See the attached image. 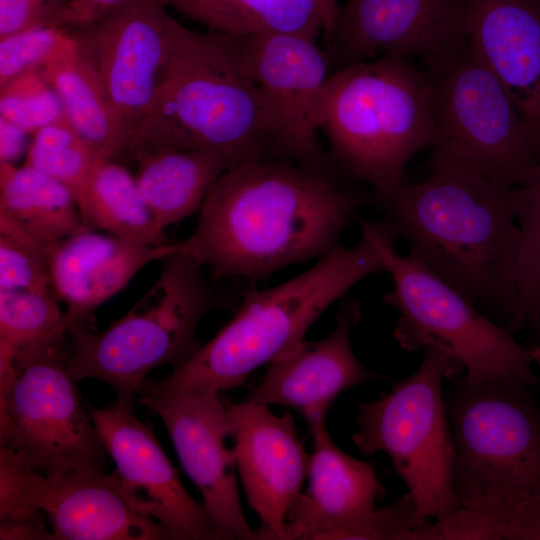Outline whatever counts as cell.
<instances>
[{
	"label": "cell",
	"mask_w": 540,
	"mask_h": 540,
	"mask_svg": "<svg viewBox=\"0 0 540 540\" xmlns=\"http://www.w3.org/2000/svg\"><path fill=\"white\" fill-rule=\"evenodd\" d=\"M337 167L273 157L224 171L210 187L193 233L180 251L215 279L263 280L320 259L368 197L348 188ZM340 171V170H339Z\"/></svg>",
	"instance_id": "1"
},
{
	"label": "cell",
	"mask_w": 540,
	"mask_h": 540,
	"mask_svg": "<svg viewBox=\"0 0 540 540\" xmlns=\"http://www.w3.org/2000/svg\"><path fill=\"white\" fill-rule=\"evenodd\" d=\"M517 190L446 169L406 181L380 202L410 256L474 304L495 303L512 318L521 242Z\"/></svg>",
	"instance_id": "2"
},
{
	"label": "cell",
	"mask_w": 540,
	"mask_h": 540,
	"mask_svg": "<svg viewBox=\"0 0 540 540\" xmlns=\"http://www.w3.org/2000/svg\"><path fill=\"white\" fill-rule=\"evenodd\" d=\"M173 150L214 153L228 169L286 157L269 101L223 35L181 24L165 77L129 134L124 158L137 162Z\"/></svg>",
	"instance_id": "3"
},
{
	"label": "cell",
	"mask_w": 540,
	"mask_h": 540,
	"mask_svg": "<svg viewBox=\"0 0 540 540\" xmlns=\"http://www.w3.org/2000/svg\"><path fill=\"white\" fill-rule=\"evenodd\" d=\"M379 224L360 220L356 246L339 245L305 272L274 287L247 291L232 319L209 342L168 377H147L138 396L221 393L289 353L335 301L365 277L384 271Z\"/></svg>",
	"instance_id": "4"
},
{
	"label": "cell",
	"mask_w": 540,
	"mask_h": 540,
	"mask_svg": "<svg viewBox=\"0 0 540 540\" xmlns=\"http://www.w3.org/2000/svg\"><path fill=\"white\" fill-rule=\"evenodd\" d=\"M320 130L334 165L386 199L406 182L413 157L435 144L430 75L390 56L341 67L328 78Z\"/></svg>",
	"instance_id": "5"
},
{
	"label": "cell",
	"mask_w": 540,
	"mask_h": 540,
	"mask_svg": "<svg viewBox=\"0 0 540 540\" xmlns=\"http://www.w3.org/2000/svg\"><path fill=\"white\" fill-rule=\"evenodd\" d=\"M203 267L179 249L163 259L157 280L122 318L102 331L69 328L70 377L101 380L116 391V401L134 405L149 372L190 360L203 346L197 337L202 318L230 309L208 285Z\"/></svg>",
	"instance_id": "6"
},
{
	"label": "cell",
	"mask_w": 540,
	"mask_h": 540,
	"mask_svg": "<svg viewBox=\"0 0 540 540\" xmlns=\"http://www.w3.org/2000/svg\"><path fill=\"white\" fill-rule=\"evenodd\" d=\"M418 369L389 392L360 402L352 441L363 455L385 452L414 499L418 517L443 519L461 508L453 486L455 448L442 391L464 371L447 352L428 346Z\"/></svg>",
	"instance_id": "7"
},
{
	"label": "cell",
	"mask_w": 540,
	"mask_h": 540,
	"mask_svg": "<svg viewBox=\"0 0 540 540\" xmlns=\"http://www.w3.org/2000/svg\"><path fill=\"white\" fill-rule=\"evenodd\" d=\"M425 67L437 126L430 172L463 170L504 187L524 186L538 162L530 129L470 42Z\"/></svg>",
	"instance_id": "8"
},
{
	"label": "cell",
	"mask_w": 540,
	"mask_h": 540,
	"mask_svg": "<svg viewBox=\"0 0 540 540\" xmlns=\"http://www.w3.org/2000/svg\"><path fill=\"white\" fill-rule=\"evenodd\" d=\"M395 238L384 218L379 247L393 288L383 302L399 313L393 335L401 349L411 352L437 347L462 365L471 384L537 385L530 350L418 260L399 255Z\"/></svg>",
	"instance_id": "9"
},
{
	"label": "cell",
	"mask_w": 540,
	"mask_h": 540,
	"mask_svg": "<svg viewBox=\"0 0 540 540\" xmlns=\"http://www.w3.org/2000/svg\"><path fill=\"white\" fill-rule=\"evenodd\" d=\"M458 376L445 402L461 507L540 497V410L528 386L471 384Z\"/></svg>",
	"instance_id": "10"
},
{
	"label": "cell",
	"mask_w": 540,
	"mask_h": 540,
	"mask_svg": "<svg viewBox=\"0 0 540 540\" xmlns=\"http://www.w3.org/2000/svg\"><path fill=\"white\" fill-rule=\"evenodd\" d=\"M68 333L19 351L0 373V448L45 475L105 467V448L68 372Z\"/></svg>",
	"instance_id": "11"
},
{
	"label": "cell",
	"mask_w": 540,
	"mask_h": 540,
	"mask_svg": "<svg viewBox=\"0 0 540 540\" xmlns=\"http://www.w3.org/2000/svg\"><path fill=\"white\" fill-rule=\"evenodd\" d=\"M222 35L269 101L285 156L311 166H335L318 138L330 76L326 50L300 35Z\"/></svg>",
	"instance_id": "12"
},
{
	"label": "cell",
	"mask_w": 540,
	"mask_h": 540,
	"mask_svg": "<svg viewBox=\"0 0 540 540\" xmlns=\"http://www.w3.org/2000/svg\"><path fill=\"white\" fill-rule=\"evenodd\" d=\"M162 0H128L77 36L79 51L122 119L127 139L167 72L179 22Z\"/></svg>",
	"instance_id": "13"
},
{
	"label": "cell",
	"mask_w": 540,
	"mask_h": 540,
	"mask_svg": "<svg viewBox=\"0 0 540 540\" xmlns=\"http://www.w3.org/2000/svg\"><path fill=\"white\" fill-rule=\"evenodd\" d=\"M468 0H345L325 37L339 68L383 56L425 65L468 43Z\"/></svg>",
	"instance_id": "14"
},
{
	"label": "cell",
	"mask_w": 540,
	"mask_h": 540,
	"mask_svg": "<svg viewBox=\"0 0 540 540\" xmlns=\"http://www.w3.org/2000/svg\"><path fill=\"white\" fill-rule=\"evenodd\" d=\"M89 410L115 463L119 489L135 512L162 525L174 540H224L204 503L185 489L151 426L137 418L134 405L114 401Z\"/></svg>",
	"instance_id": "15"
},
{
	"label": "cell",
	"mask_w": 540,
	"mask_h": 540,
	"mask_svg": "<svg viewBox=\"0 0 540 540\" xmlns=\"http://www.w3.org/2000/svg\"><path fill=\"white\" fill-rule=\"evenodd\" d=\"M10 502L23 516L45 514L58 540H162L167 530L135 512L114 472L88 468L45 475L21 466L10 484Z\"/></svg>",
	"instance_id": "16"
},
{
	"label": "cell",
	"mask_w": 540,
	"mask_h": 540,
	"mask_svg": "<svg viewBox=\"0 0 540 540\" xmlns=\"http://www.w3.org/2000/svg\"><path fill=\"white\" fill-rule=\"evenodd\" d=\"M136 401L162 419L223 539L256 540L241 506L235 455L226 445L231 438L227 401L214 391L137 396Z\"/></svg>",
	"instance_id": "17"
},
{
	"label": "cell",
	"mask_w": 540,
	"mask_h": 540,
	"mask_svg": "<svg viewBox=\"0 0 540 540\" xmlns=\"http://www.w3.org/2000/svg\"><path fill=\"white\" fill-rule=\"evenodd\" d=\"M237 472L258 515V540H285L290 509L307 480L310 454L290 413L274 414L249 399L227 402Z\"/></svg>",
	"instance_id": "18"
},
{
	"label": "cell",
	"mask_w": 540,
	"mask_h": 540,
	"mask_svg": "<svg viewBox=\"0 0 540 540\" xmlns=\"http://www.w3.org/2000/svg\"><path fill=\"white\" fill-rule=\"evenodd\" d=\"M313 440L308 485L287 515L285 540L348 539L384 496L374 466L331 439L326 419L308 422Z\"/></svg>",
	"instance_id": "19"
},
{
	"label": "cell",
	"mask_w": 540,
	"mask_h": 540,
	"mask_svg": "<svg viewBox=\"0 0 540 540\" xmlns=\"http://www.w3.org/2000/svg\"><path fill=\"white\" fill-rule=\"evenodd\" d=\"M343 302L332 333L318 341L303 340L269 364L251 399L292 408L308 423L326 419L339 394L375 376L361 364L351 344V333L361 318L360 305L350 298Z\"/></svg>",
	"instance_id": "20"
},
{
	"label": "cell",
	"mask_w": 540,
	"mask_h": 540,
	"mask_svg": "<svg viewBox=\"0 0 540 540\" xmlns=\"http://www.w3.org/2000/svg\"><path fill=\"white\" fill-rule=\"evenodd\" d=\"M179 242L148 245L87 228L59 243L51 257V291L65 304L67 328H92L94 312L147 264L179 251Z\"/></svg>",
	"instance_id": "21"
},
{
	"label": "cell",
	"mask_w": 540,
	"mask_h": 540,
	"mask_svg": "<svg viewBox=\"0 0 540 540\" xmlns=\"http://www.w3.org/2000/svg\"><path fill=\"white\" fill-rule=\"evenodd\" d=\"M470 44L499 79L540 154V0H468Z\"/></svg>",
	"instance_id": "22"
},
{
	"label": "cell",
	"mask_w": 540,
	"mask_h": 540,
	"mask_svg": "<svg viewBox=\"0 0 540 540\" xmlns=\"http://www.w3.org/2000/svg\"><path fill=\"white\" fill-rule=\"evenodd\" d=\"M0 217L49 247L89 228L72 192L27 164H0Z\"/></svg>",
	"instance_id": "23"
},
{
	"label": "cell",
	"mask_w": 540,
	"mask_h": 540,
	"mask_svg": "<svg viewBox=\"0 0 540 540\" xmlns=\"http://www.w3.org/2000/svg\"><path fill=\"white\" fill-rule=\"evenodd\" d=\"M64 113L81 138L102 158L124 159L126 127L79 46L41 68Z\"/></svg>",
	"instance_id": "24"
},
{
	"label": "cell",
	"mask_w": 540,
	"mask_h": 540,
	"mask_svg": "<svg viewBox=\"0 0 540 540\" xmlns=\"http://www.w3.org/2000/svg\"><path fill=\"white\" fill-rule=\"evenodd\" d=\"M134 175L158 226L182 221L200 209L226 163L216 154L199 151H160L137 161Z\"/></svg>",
	"instance_id": "25"
},
{
	"label": "cell",
	"mask_w": 540,
	"mask_h": 540,
	"mask_svg": "<svg viewBox=\"0 0 540 540\" xmlns=\"http://www.w3.org/2000/svg\"><path fill=\"white\" fill-rule=\"evenodd\" d=\"M337 0H206L184 15L212 31L246 36L291 34L327 37L334 26Z\"/></svg>",
	"instance_id": "26"
},
{
	"label": "cell",
	"mask_w": 540,
	"mask_h": 540,
	"mask_svg": "<svg viewBox=\"0 0 540 540\" xmlns=\"http://www.w3.org/2000/svg\"><path fill=\"white\" fill-rule=\"evenodd\" d=\"M79 210L91 229L142 244H168L135 176L115 160L101 161Z\"/></svg>",
	"instance_id": "27"
},
{
	"label": "cell",
	"mask_w": 540,
	"mask_h": 540,
	"mask_svg": "<svg viewBox=\"0 0 540 540\" xmlns=\"http://www.w3.org/2000/svg\"><path fill=\"white\" fill-rule=\"evenodd\" d=\"M426 535L430 540H540V497L461 507L430 523Z\"/></svg>",
	"instance_id": "28"
},
{
	"label": "cell",
	"mask_w": 540,
	"mask_h": 540,
	"mask_svg": "<svg viewBox=\"0 0 540 540\" xmlns=\"http://www.w3.org/2000/svg\"><path fill=\"white\" fill-rule=\"evenodd\" d=\"M102 160L104 158L81 138L64 114L33 134L25 164L66 186L80 208Z\"/></svg>",
	"instance_id": "29"
},
{
	"label": "cell",
	"mask_w": 540,
	"mask_h": 540,
	"mask_svg": "<svg viewBox=\"0 0 540 540\" xmlns=\"http://www.w3.org/2000/svg\"><path fill=\"white\" fill-rule=\"evenodd\" d=\"M68 333L52 291L0 290V373L22 349Z\"/></svg>",
	"instance_id": "30"
},
{
	"label": "cell",
	"mask_w": 540,
	"mask_h": 540,
	"mask_svg": "<svg viewBox=\"0 0 540 540\" xmlns=\"http://www.w3.org/2000/svg\"><path fill=\"white\" fill-rule=\"evenodd\" d=\"M517 219L521 232L517 263V303L508 330L540 322V154L529 181L517 190Z\"/></svg>",
	"instance_id": "31"
},
{
	"label": "cell",
	"mask_w": 540,
	"mask_h": 540,
	"mask_svg": "<svg viewBox=\"0 0 540 540\" xmlns=\"http://www.w3.org/2000/svg\"><path fill=\"white\" fill-rule=\"evenodd\" d=\"M54 249L0 217V290L51 291Z\"/></svg>",
	"instance_id": "32"
},
{
	"label": "cell",
	"mask_w": 540,
	"mask_h": 540,
	"mask_svg": "<svg viewBox=\"0 0 540 540\" xmlns=\"http://www.w3.org/2000/svg\"><path fill=\"white\" fill-rule=\"evenodd\" d=\"M62 102L41 69L26 71L0 87V117L34 134L64 115Z\"/></svg>",
	"instance_id": "33"
},
{
	"label": "cell",
	"mask_w": 540,
	"mask_h": 540,
	"mask_svg": "<svg viewBox=\"0 0 540 540\" xmlns=\"http://www.w3.org/2000/svg\"><path fill=\"white\" fill-rule=\"evenodd\" d=\"M77 44V36L58 26L36 27L0 38V87L26 71L43 68Z\"/></svg>",
	"instance_id": "34"
},
{
	"label": "cell",
	"mask_w": 540,
	"mask_h": 540,
	"mask_svg": "<svg viewBox=\"0 0 540 540\" xmlns=\"http://www.w3.org/2000/svg\"><path fill=\"white\" fill-rule=\"evenodd\" d=\"M63 0H0V38L42 26H56Z\"/></svg>",
	"instance_id": "35"
},
{
	"label": "cell",
	"mask_w": 540,
	"mask_h": 540,
	"mask_svg": "<svg viewBox=\"0 0 540 540\" xmlns=\"http://www.w3.org/2000/svg\"><path fill=\"white\" fill-rule=\"evenodd\" d=\"M128 0H68L58 18V27L87 28Z\"/></svg>",
	"instance_id": "36"
},
{
	"label": "cell",
	"mask_w": 540,
	"mask_h": 540,
	"mask_svg": "<svg viewBox=\"0 0 540 540\" xmlns=\"http://www.w3.org/2000/svg\"><path fill=\"white\" fill-rule=\"evenodd\" d=\"M26 132L15 124L0 117V161L12 163L24 151Z\"/></svg>",
	"instance_id": "37"
},
{
	"label": "cell",
	"mask_w": 540,
	"mask_h": 540,
	"mask_svg": "<svg viewBox=\"0 0 540 540\" xmlns=\"http://www.w3.org/2000/svg\"><path fill=\"white\" fill-rule=\"evenodd\" d=\"M168 7H173L185 14L188 10L194 6L206 1V0H162Z\"/></svg>",
	"instance_id": "38"
},
{
	"label": "cell",
	"mask_w": 540,
	"mask_h": 540,
	"mask_svg": "<svg viewBox=\"0 0 540 540\" xmlns=\"http://www.w3.org/2000/svg\"><path fill=\"white\" fill-rule=\"evenodd\" d=\"M533 362L540 368V343L529 348Z\"/></svg>",
	"instance_id": "39"
},
{
	"label": "cell",
	"mask_w": 540,
	"mask_h": 540,
	"mask_svg": "<svg viewBox=\"0 0 540 540\" xmlns=\"http://www.w3.org/2000/svg\"><path fill=\"white\" fill-rule=\"evenodd\" d=\"M539 308H540V298H539Z\"/></svg>",
	"instance_id": "40"
}]
</instances>
